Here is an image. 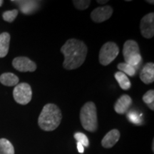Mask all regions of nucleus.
Here are the masks:
<instances>
[{"label": "nucleus", "mask_w": 154, "mask_h": 154, "mask_svg": "<svg viewBox=\"0 0 154 154\" xmlns=\"http://www.w3.org/2000/svg\"><path fill=\"white\" fill-rule=\"evenodd\" d=\"M123 54L125 63L134 66L136 69H138V66L142 62V57L137 42L134 40H128L125 42Z\"/></svg>", "instance_id": "4"}, {"label": "nucleus", "mask_w": 154, "mask_h": 154, "mask_svg": "<svg viewBox=\"0 0 154 154\" xmlns=\"http://www.w3.org/2000/svg\"><path fill=\"white\" fill-rule=\"evenodd\" d=\"M97 2L99 3V4H102V5H103V4H105V3L108 2V1H107V0H104V1H101V0H98Z\"/></svg>", "instance_id": "24"}, {"label": "nucleus", "mask_w": 154, "mask_h": 154, "mask_svg": "<svg viewBox=\"0 0 154 154\" xmlns=\"http://www.w3.org/2000/svg\"><path fill=\"white\" fill-rule=\"evenodd\" d=\"M140 80L146 84L154 82V63L149 62L144 65L140 73Z\"/></svg>", "instance_id": "11"}, {"label": "nucleus", "mask_w": 154, "mask_h": 154, "mask_svg": "<svg viewBox=\"0 0 154 154\" xmlns=\"http://www.w3.org/2000/svg\"><path fill=\"white\" fill-rule=\"evenodd\" d=\"M120 132L117 129H113L108 132L101 140V145L105 149L112 148L120 138Z\"/></svg>", "instance_id": "12"}, {"label": "nucleus", "mask_w": 154, "mask_h": 154, "mask_svg": "<svg viewBox=\"0 0 154 154\" xmlns=\"http://www.w3.org/2000/svg\"><path fill=\"white\" fill-rule=\"evenodd\" d=\"M0 82L7 86H17L19 83V78L12 73H4L0 76Z\"/></svg>", "instance_id": "14"}, {"label": "nucleus", "mask_w": 154, "mask_h": 154, "mask_svg": "<svg viewBox=\"0 0 154 154\" xmlns=\"http://www.w3.org/2000/svg\"><path fill=\"white\" fill-rule=\"evenodd\" d=\"M61 52L64 57L63 68L67 70H73L79 68L85 61L88 49L82 41L70 38L61 48Z\"/></svg>", "instance_id": "1"}, {"label": "nucleus", "mask_w": 154, "mask_h": 154, "mask_svg": "<svg viewBox=\"0 0 154 154\" xmlns=\"http://www.w3.org/2000/svg\"><path fill=\"white\" fill-rule=\"evenodd\" d=\"M132 104V99L128 95H122L115 103V111L119 114H124L128 111Z\"/></svg>", "instance_id": "10"}, {"label": "nucleus", "mask_w": 154, "mask_h": 154, "mask_svg": "<svg viewBox=\"0 0 154 154\" xmlns=\"http://www.w3.org/2000/svg\"><path fill=\"white\" fill-rule=\"evenodd\" d=\"M113 14V9L110 6L97 7L91 13L92 20L96 23H101L109 19Z\"/></svg>", "instance_id": "9"}, {"label": "nucleus", "mask_w": 154, "mask_h": 154, "mask_svg": "<svg viewBox=\"0 0 154 154\" xmlns=\"http://www.w3.org/2000/svg\"><path fill=\"white\" fill-rule=\"evenodd\" d=\"M10 35L7 32H4L0 35V58H3L9 52Z\"/></svg>", "instance_id": "13"}, {"label": "nucleus", "mask_w": 154, "mask_h": 154, "mask_svg": "<svg viewBox=\"0 0 154 154\" xmlns=\"http://www.w3.org/2000/svg\"><path fill=\"white\" fill-rule=\"evenodd\" d=\"M119 53V48L114 42H106L102 46L99 51V63L108 66L114 60Z\"/></svg>", "instance_id": "5"}, {"label": "nucleus", "mask_w": 154, "mask_h": 154, "mask_svg": "<svg viewBox=\"0 0 154 154\" xmlns=\"http://www.w3.org/2000/svg\"><path fill=\"white\" fill-rule=\"evenodd\" d=\"M77 149H78V151L80 153H83L84 152V147L82 144L79 143V142H77Z\"/></svg>", "instance_id": "23"}, {"label": "nucleus", "mask_w": 154, "mask_h": 154, "mask_svg": "<svg viewBox=\"0 0 154 154\" xmlns=\"http://www.w3.org/2000/svg\"><path fill=\"white\" fill-rule=\"evenodd\" d=\"M74 138L77 140V142L82 144L83 146H85V147H88L89 145V141H88V138L85 134H83V133H76L74 134Z\"/></svg>", "instance_id": "20"}, {"label": "nucleus", "mask_w": 154, "mask_h": 154, "mask_svg": "<svg viewBox=\"0 0 154 154\" xmlns=\"http://www.w3.org/2000/svg\"><path fill=\"white\" fill-rule=\"evenodd\" d=\"M80 121L83 128L86 131L95 132L97 130V111L94 102H87L83 106L80 111Z\"/></svg>", "instance_id": "3"}, {"label": "nucleus", "mask_w": 154, "mask_h": 154, "mask_svg": "<svg viewBox=\"0 0 154 154\" xmlns=\"http://www.w3.org/2000/svg\"><path fill=\"white\" fill-rule=\"evenodd\" d=\"M146 2H149L150 4H152V5H153V3H154L153 1H146Z\"/></svg>", "instance_id": "26"}, {"label": "nucleus", "mask_w": 154, "mask_h": 154, "mask_svg": "<svg viewBox=\"0 0 154 154\" xmlns=\"http://www.w3.org/2000/svg\"><path fill=\"white\" fill-rule=\"evenodd\" d=\"M12 65L14 69L21 72H33L36 69L35 62L25 57L15 58L12 61Z\"/></svg>", "instance_id": "8"}, {"label": "nucleus", "mask_w": 154, "mask_h": 154, "mask_svg": "<svg viewBox=\"0 0 154 154\" xmlns=\"http://www.w3.org/2000/svg\"><path fill=\"white\" fill-rule=\"evenodd\" d=\"M117 68H118L121 72H123L124 74H126L127 76H134V75L136 74V69H135L134 66H131V65L128 64V63H119L118 66H117Z\"/></svg>", "instance_id": "17"}, {"label": "nucleus", "mask_w": 154, "mask_h": 154, "mask_svg": "<svg viewBox=\"0 0 154 154\" xmlns=\"http://www.w3.org/2000/svg\"><path fill=\"white\" fill-rule=\"evenodd\" d=\"M3 3H4V2L2 1V0H0V7L3 5Z\"/></svg>", "instance_id": "25"}, {"label": "nucleus", "mask_w": 154, "mask_h": 154, "mask_svg": "<svg viewBox=\"0 0 154 154\" xmlns=\"http://www.w3.org/2000/svg\"><path fill=\"white\" fill-rule=\"evenodd\" d=\"M18 15V10L17 9H13V10L6 11L3 13L2 17L4 20L7 22H14V19Z\"/></svg>", "instance_id": "19"}, {"label": "nucleus", "mask_w": 154, "mask_h": 154, "mask_svg": "<svg viewBox=\"0 0 154 154\" xmlns=\"http://www.w3.org/2000/svg\"><path fill=\"white\" fill-rule=\"evenodd\" d=\"M115 79L119 83L120 87L123 90H128L131 88V82L128 77L121 72H118L115 74Z\"/></svg>", "instance_id": "15"}, {"label": "nucleus", "mask_w": 154, "mask_h": 154, "mask_svg": "<svg viewBox=\"0 0 154 154\" xmlns=\"http://www.w3.org/2000/svg\"><path fill=\"white\" fill-rule=\"evenodd\" d=\"M13 96L16 102L21 105L29 103L32 98V90L27 83H20L15 86L13 91Z\"/></svg>", "instance_id": "6"}, {"label": "nucleus", "mask_w": 154, "mask_h": 154, "mask_svg": "<svg viewBox=\"0 0 154 154\" xmlns=\"http://www.w3.org/2000/svg\"><path fill=\"white\" fill-rule=\"evenodd\" d=\"M143 101L152 111L154 110V91L149 90L143 96Z\"/></svg>", "instance_id": "18"}, {"label": "nucleus", "mask_w": 154, "mask_h": 154, "mask_svg": "<svg viewBox=\"0 0 154 154\" xmlns=\"http://www.w3.org/2000/svg\"><path fill=\"white\" fill-rule=\"evenodd\" d=\"M73 3L76 9L79 10H85L89 7L91 1H86V0H74Z\"/></svg>", "instance_id": "21"}, {"label": "nucleus", "mask_w": 154, "mask_h": 154, "mask_svg": "<svg viewBox=\"0 0 154 154\" xmlns=\"http://www.w3.org/2000/svg\"><path fill=\"white\" fill-rule=\"evenodd\" d=\"M0 154H14V146L6 138L0 139Z\"/></svg>", "instance_id": "16"}, {"label": "nucleus", "mask_w": 154, "mask_h": 154, "mask_svg": "<svg viewBox=\"0 0 154 154\" xmlns=\"http://www.w3.org/2000/svg\"><path fill=\"white\" fill-rule=\"evenodd\" d=\"M127 119H128V120H129L131 122H132L133 124H138L140 122V119L139 116H138L136 112H134V111L128 113V114H127Z\"/></svg>", "instance_id": "22"}, {"label": "nucleus", "mask_w": 154, "mask_h": 154, "mask_svg": "<svg viewBox=\"0 0 154 154\" xmlns=\"http://www.w3.org/2000/svg\"><path fill=\"white\" fill-rule=\"evenodd\" d=\"M140 29L143 37L146 38L153 37L154 35V13H149L141 19Z\"/></svg>", "instance_id": "7"}, {"label": "nucleus", "mask_w": 154, "mask_h": 154, "mask_svg": "<svg viewBox=\"0 0 154 154\" xmlns=\"http://www.w3.org/2000/svg\"><path fill=\"white\" fill-rule=\"evenodd\" d=\"M62 115L57 105L47 103L44 106L38 119V124L45 131H52L60 124Z\"/></svg>", "instance_id": "2"}]
</instances>
